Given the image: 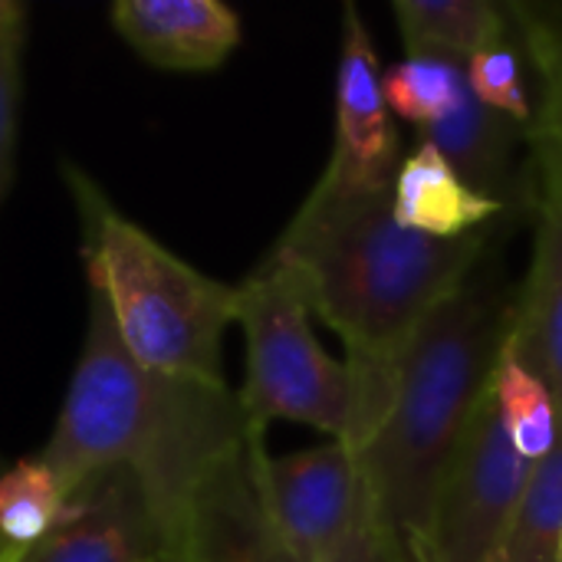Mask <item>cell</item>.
<instances>
[{
    "mask_svg": "<svg viewBox=\"0 0 562 562\" xmlns=\"http://www.w3.org/2000/svg\"><path fill=\"white\" fill-rule=\"evenodd\" d=\"M487 250V231L454 240L405 231L389 194L310 191L270 260L306 310L346 342L356 379V441L375 431L392 398V369L418 323L461 290Z\"/></svg>",
    "mask_w": 562,
    "mask_h": 562,
    "instance_id": "cell-1",
    "label": "cell"
},
{
    "mask_svg": "<svg viewBox=\"0 0 562 562\" xmlns=\"http://www.w3.org/2000/svg\"><path fill=\"white\" fill-rule=\"evenodd\" d=\"M250 422L227 382L145 369L119 339L99 293L89 290L82 352L46 448L36 454L72 494L102 471H132L168 537L198 481L247 445Z\"/></svg>",
    "mask_w": 562,
    "mask_h": 562,
    "instance_id": "cell-2",
    "label": "cell"
},
{
    "mask_svg": "<svg viewBox=\"0 0 562 562\" xmlns=\"http://www.w3.org/2000/svg\"><path fill=\"white\" fill-rule=\"evenodd\" d=\"M510 310L514 296L491 280L441 300L402 346L389 408L356 448L372 507L408 543L428 537L448 468L494 385Z\"/></svg>",
    "mask_w": 562,
    "mask_h": 562,
    "instance_id": "cell-3",
    "label": "cell"
},
{
    "mask_svg": "<svg viewBox=\"0 0 562 562\" xmlns=\"http://www.w3.org/2000/svg\"><path fill=\"white\" fill-rule=\"evenodd\" d=\"M63 175L79 214L89 290L102 296L122 346L145 369L224 382L237 286L201 273L128 221L82 168L66 161Z\"/></svg>",
    "mask_w": 562,
    "mask_h": 562,
    "instance_id": "cell-4",
    "label": "cell"
},
{
    "mask_svg": "<svg viewBox=\"0 0 562 562\" xmlns=\"http://www.w3.org/2000/svg\"><path fill=\"white\" fill-rule=\"evenodd\" d=\"M234 323L244 333L247 372L237 395L250 431L263 435L270 422H293L352 445L356 379L319 346L313 313L270 257L237 283Z\"/></svg>",
    "mask_w": 562,
    "mask_h": 562,
    "instance_id": "cell-5",
    "label": "cell"
},
{
    "mask_svg": "<svg viewBox=\"0 0 562 562\" xmlns=\"http://www.w3.org/2000/svg\"><path fill=\"white\" fill-rule=\"evenodd\" d=\"M530 477L533 464L510 445L491 385L448 468L428 537L405 543L425 562H497Z\"/></svg>",
    "mask_w": 562,
    "mask_h": 562,
    "instance_id": "cell-6",
    "label": "cell"
},
{
    "mask_svg": "<svg viewBox=\"0 0 562 562\" xmlns=\"http://www.w3.org/2000/svg\"><path fill=\"white\" fill-rule=\"evenodd\" d=\"M260 491L283 540L303 562H323L359 524L369 491L359 458L346 441L257 461Z\"/></svg>",
    "mask_w": 562,
    "mask_h": 562,
    "instance_id": "cell-7",
    "label": "cell"
},
{
    "mask_svg": "<svg viewBox=\"0 0 562 562\" xmlns=\"http://www.w3.org/2000/svg\"><path fill=\"white\" fill-rule=\"evenodd\" d=\"M398 132L382 89V66L356 3L342 10L336 69V142L316 184L336 194H389L398 175Z\"/></svg>",
    "mask_w": 562,
    "mask_h": 562,
    "instance_id": "cell-8",
    "label": "cell"
},
{
    "mask_svg": "<svg viewBox=\"0 0 562 562\" xmlns=\"http://www.w3.org/2000/svg\"><path fill=\"white\" fill-rule=\"evenodd\" d=\"M263 435L217 461L191 491L178 524L175 550L184 562H303L280 527L260 491L257 461Z\"/></svg>",
    "mask_w": 562,
    "mask_h": 562,
    "instance_id": "cell-9",
    "label": "cell"
},
{
    "mask_svg": "<svg viewBox=\"0 0 562 562\" xmlns=\"http://www.w3.org/2000/svg\"><path fill=\"white\" fill-rule=\"evenodd\" d=\"M530 184L533 254L514 296L507 339L562 412V165L537 142H530Z\"/></svg>",
    "mask_w": 562,
    "mask_h": 562,
    "instance_id": "cell-10",
    "label": "cell"
},
{
    "mask_svg": "<svg viewBox=\"0 0 562 562\" xmlns=\"http://www.w3.org/2000/svg\"><path fill=\"white\" fill-rule=\"evenodd\" d=\"M165 547L142 481L115 468L79 484L59 527L16 562H151Z\"/></svg>",
    "mask_w": 562,
    "mask_h": 562,
    "instance_id": "cell-11",
    "label": "cell"
},
{
    "mask_svg": "<svg viewBox=\"0 0 562 562\" xmlns=\"http://www.w3.org/2000/svg\"><path fill=\"white\" fill-rule=\"evenodd\" d=\"M109 16L115 33L158 69L207 72L240 43V16L221 0H119Z\"/></svg>",
    "mask_w": 562,
    "mask_h": 562,
    "instance_id": "cell-12",
    "label": "cell"
},
{
    "mask_svg": "<svg viewBox=\"0 0 562 562\" xmlns=\"http://www.w3.org/2000/svg\"><path fill=\"white\" fill-rule=\"evenodd\" d=\"M422 142H431L477 194L497 201L504 211H530V161L520 165L527 125L481 105L471 86L451 115L422 128Z\"/></svg>",
    "mask_w": 562,
    "mask_h": 562,
    "instance_id": "cell-13",
    "label": "cell"
},
{
    "mask_svg": "<svg viewBox=\"0 0 562 562\" xmlns=\"http://www.w3.org/2000/svg\"><path fill=\"white\" fill-rule=\"evenodd\" d=\"M392 214L405 231L454 240L477 234L481 227L487 231V224L507 211L477 194L431 142H418V148L398 165L392 184Z\"/></svg>",
    "mask_w": 562,
    "mask_h": 562,
    "instance_id": "cell-14",
    "label": "cell"
},
{
    "mask_svg": "<svg viewBox=\"0 0 562 562\" xmlns=\"http://www.w3.org/2000/svg\"><path fill=\"white\" fill-rule=\"evenodd\" d=\"M392 10L408 56L468 66L474 56L507 46L510 16L487 0H398Z\"/></svg>",
    "mask_w": 562,
    "mask_h": 562,
    "instance_id": "cell-15",
    "label": "cell"
},
{
    "mask_svg": "<svg viewBox=\"0 0 562 562\" xmlns=\"http://www.w3.org/2000/svg\"><path fill=\"white\" fill-rule=\"evenodd\" d=\"M494 402L501 425L524 461L543 464L560 441V408L550 389L517 359L510 339L501 349L494 372Z\"/></svg>",
    "mask_w": 562,
    "mask_h": 562,
    "instance_id": "cell-16",
    "label": "cell"
},
{
    "mask_svg": "<svg viewBox=\"0 0 562 562\" xmlns=\"http://www.w3.org/2000/svg\"><path fill=\"white\" fill-rule=\"evenodd\" d=\"M66 510L69 494L40 458L0 471V540L10 550L26 553L40 547L59 527Z\"/></svg>",
    "mask_w": 562,
    "mask_h": 562,
    "instance_id": "cell-17",
    "label": "cell"
},
{
    "mask_svg": "<svg viewBox=\"0 0 562 562\" xmlns=\"http://www.w3.org/2000/svg\"><path fill=\"white\" fill-rule=\"evenodd\" d=\"M562 533V412L553 454L533 468L497 562H557Z\"/></svg>",
    "mask_w": 562,
    "mask_h": 562,
    "instance_id": "cell-18",
    "label": "cell"
},
{
    "mask_svg": "<svg viewBox=\"0 0 562 562\" xmlns=\"http://www.w3.org/2000/svg\"><path fill=\"white\" fill-rule=\"evenodd\" d=\"M382 89L395 115L428 128L458 109L468 92V72L464 66L445 59L408 56L405 63H395L382 72Z\"/></svg>",
    "mask_w": 562,
    "mask_h": 562,
    "instance_id": "cell-19",
    "label": "cell"
},
{
    "mask_svg": "<svg viewBox=\"0 0 562 562\" xmlns=\"http://www.w3.org/2000/svg\"><path fill=\"white\" fill-rule=\"evenodd\" d=\"M23 40H26V7L16 0H0V204L13 181Z\"/></svg>",
    "mask_w": 562,
    "mask_h": 562,
    "instance_id": "cell-20",
    "label": "cell"
},
{
    "mask_svg": "<svg viewBox=\"0 0 562 562\" xmlns=\"http://www.w3.org/2000/svg\"><path fill=\"white\" fill-rule=\"evenodd\" d=\"M464 72H468V86L481 105H487L520 125L533 122V105H530V95L524 86V72H520L517 53L510 46L474 56L464 66Z\"/></svg>",
    "mask_w": 562,
    "mask_h": 562,
    "instance_id": "cell-21",
    "label": "cell"
},
{
    "mask_svg": "<svg viewBox=\"0 0 562 562\" xmlns=\"http://www.w3.org/2000/svg\"><path fill=\"white\" fill-rule=\"evenodd\" d=\"M323 562H415L405 537H398L372 507L366 504L359 524L346 533V540Z\"/></svg>",
    "mask_w": 562,
    "mask_h": 562,
    "instance_id": "cell-22",
    "label": "cell"
},
{
    "mask_svg": "<svg viewBox=\"0 0 562 562\" xmlns=\"http://www.w3.org/2000/svg\"><path fill=\"white\" fill-rule=\"evenodd\" d=\"M510 30H520L530 63L533 66H553L562 72V3H507Z\"/></svg>",
    "mask_w": 562,
    "mask_h": 562,
    "instance_id": "cell-23",
    "label": "cell"
},
{
    "mask_svg": "<svg viewBox=\"0 0 562 562\" xmlns=\"http://www.w3.org/2000/svg\"><path fill=\"white\" fill-rule=\"evenodd\" d=\"M540 76L543 99L533 109V122L527 125L530 142L543 145L550 155H557L562 165V72L553 66H533Z\"/></svg>",
    "mask_w": 562,
    "mask_h": 562,
    "instance_id": "cell-24",
    "label": "cell"
},
{
    "mask_svg": "<svg viewBox=\"0 0 562 562\" xmlns=\"http://www.w3.org/2000/svg\"><path fill=\"white\" fill-rule=\"evenodd\" d=\"M151 562H184V560L178 557V550H175V547H165V550H161V553H158Z\"/></svg>",
    "mask_w": 562,
    "mask_h": 562,
    "instance_id": "cell-25",
    "label": "cell"
},
{
    "mask_svg": "<svg viewBox=\"0 0 562 562\" xmlns=\"http://www.w3.org/2000/svg\"><path fill=\"white\" fill-rule=\"evenodd\" d=\"M20 557H23V553L10 550V547H7V543L0 540V562H16V560H20Z\"/></svg>",
    "mask_w": 562,
    "mask_h": 562,
    "instance_id": "cell-26",
    "label": "cell"
},
{
    "mask_svg": "<svg viewBox=\"0 0 562 562\" xmlns=\"http://www.w3.org/2000/svg\"><path fill=\"white\" fill-rule=\"evenodd\" d=\"M408 550H412V560H415V562H425V560H422V553H418L415 547H408Z\"/></svg>",
    "mask_w": 562,
    "mask_h": 562,
    "instance_id": "cell-27",
    "label": "cell"
},
{
    "mask_svg": "<svg viewBox=\"0 0 562 562\" xmlns=\"http://www.w3.org/2000/svg\"><path fill=\"white\" fill-rule=\"evenodd\" d=\"M557 562H562V533H560V553H557Z\"/></svg>",
    "mask_w": 562,
    "mask_h": 562,
    "instance_id": "cell-28",
    "label": "cell"
},
{
    "mask_svg": "<svg viewBox=\"0 0 562 562\" xmlns=\"http://www.w3.org/2000/svg\"><path fill=\"white\" fill-rule=\"evenodd\" d=\"M0 471H3V464H0Z\"/></svg>",
    "mask_w": 562,
    "mask_h": 562,
    "instance_id": "cell-29",
    "label": "cell"
}]
</instances>
